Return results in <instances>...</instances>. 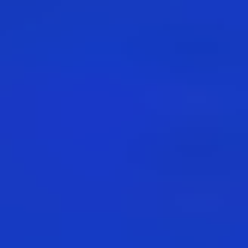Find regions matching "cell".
<instances>
[{
    "instance_id": "1",
    "label": "cell",
    "mask_w": 248,
    "mask_h": 248,
    "mask_svg": "<svg viewBox=\"0 0 248 248\" xmlns=\"http://www.w3.org/2000/svg\"><path fill=\"white\" fill-rule=\"evenodd\" d=\"M164 55H176L182 67H248V36L242 31H224V24H170V31L152 36Z\"/></svg>"
},
{
    "instance_id": "2",
    "label": "cell",
    "mask_w": 248,
    "mask_h": 248,
    "mask_svg": "<svg viewBox=\"0 0 248 248\" xmlns=\"http://www.w3.org/2000/svg\"><path fill=\"white\" fill-rule=\"evenodd\" d=\"M176 157L194 170H230V157H248V140L242 133H188L176 140Z\"/></svg>"
},
{
    "instance_id": "3",
    "label": "cell",
    "mask_w": 248,
    "mask_h": 248,
    "mask_svg": "<svg viewBox=\"0 0 248 248\" xmlns=\"http://www.w3.org/2000/svg\"><path fill=\"white\" fill-rule=\"evenodd\" d=\"M55 0H0V31H18V24H36Z\"/></svg>"
}]
</instances>
